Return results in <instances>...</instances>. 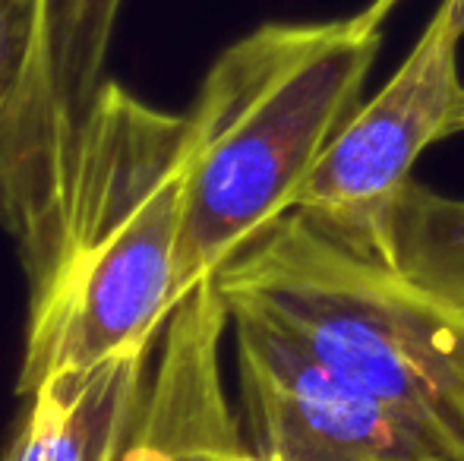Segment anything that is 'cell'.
<instances>
[{
  "instance_id": "1",
  "label": "cell",
  "mask_w": 464,
  "mask_h": 461,
  "mask_svg": "<svg viewBox=\"0 0 464 461\" xmlns=\"http://www.w3.org/2000/svg\"><path fill=\"white\" fill-rule=\"evenodd\" d=\"M187 114L104 82L80 130L48 256L29 275L16 392L57 370L159 345L178 310Z\"/></svg>"
},
{
  "instance_id": "2",
  "label": "cell",
  "mask_w": 464,
  "mask_h": 461,
  "mask_svg": "<svg viewBox=\"0 0 464 461\" xmlns=\"http://www.w3.org/2000/svg\"><path fill=\"white\" fill-rule=\"evenodd\" d=\"M379 13L266 23L227 44L187 111L180 301L297 209L379 54Z\"/></svg>"
},
{
  "instance_id": "3",
  "label": "cell",
  "mask_w": 464,
  "mask_h": 461,
  "mask_svg": "<svg viewBox=\"0 0 464 461\" xmlns=\"http://www.w3.org/2000/svg\"><path fill=\"white\" fill-rule=\"evenodd\" d=\"M442 461H464V294L372 263L287 212L215 275Z\"/></svg>"
},
{
  "instance_id": "4",
  "label": "cell",
  "mask_w": 464,
  "mask_h": 461,
  "mask_svg": "<svg viewBox=\"0 0 464 461\" xmlns=\"http://www.w3.org/2000/svg\"><path fill=\"white\" fill-rule=\"evenodd\" d=\"M459 44L461 29L442 0L395 76L332 139L294 209L354 256L401 269L398 228L417 158L464 133Z\"/></svg>"
},
{
  "instance_id": "5",
  "label": "cell",
  "mask_w": 464,
  "mask_h": 461,
  "mask_svg": "<svg viewBox=\"0 0 464 461\" xmlns=\"http://www.w3.org/2000/svg\"><path fill=\"white\" fill-rule=\"evenodd\" d=\"M246 414L259 461H442L376 399L319 363L291 332L227 303Z\"/></svg>"
},
{
  "instance_id": "6",
  "label": "cell",
  "mask_w": 464,
  "mask_h": 461,
  "mask_svg": "<svg viewBox=\"0 0 464 461\" xmlns=\"http://www.w3.org/2000/svg\"><path fill=\"white\" fill-rule=\"evenodd\" d=\"M76 146L51 82L44 0H0V218L25 272L48 256Z\"/></svg>"
},
{
  "instance_id": "7",
  "label": "cell",
  "mask_w": 464,
  "mask_h": 461,
  "mask_svg": "<svg viewBox=\"0 0 464 461\" xmlns=\"http://www.w3.org/2000/svg\"><path fill=\"white\" fill-rule=\"evenodd\" d=\"M231 313L215 278L178 303L159 339L142 411L193 461H259L240 433L221 382V335Z\"/></svg>"
},
{
  "instance_id": "8",
  "label": "cell",
  "mask_w": 464,
  "mask_h": 461,
  "mask_svg": "<svg viewBox=\"0 0 464 461\" xmlns=\"http://www.w3.org/2000/svg\"><path fill=\"white\" fill-rule=\"evenodd\" d=\"M152 351L130 348L38 382L0 461H121L142 411Z\"/></svg>"
},
{
  "instance_id": "9",
  "label": "cell",
  "mask_w": 464,
  "mask_h": 461,
  "mask_svg": "<svg viewBox=\"0 0 464 461\" xmlns=\"http://www.w3.org/2000/svg\"><path fill=\"white\" fill-rule=\"evenodd\" d=\"M123 0H44V38L54 99L80 133L95 95L102 92L104 61Z\"/></svg>"
},
{
  "instance_id": "10",
  "label": "cell",
  "mask_w": 464,
  "mask_h": 461,
  "mask_svg": "<svg viewBox=\"0 0 464 461\" xmlns=\"http://www.w3.org/2000/svg\"><path fill=\"white\" fill-rule=\"evenodd\" d=\"M121 461H193V458H189L146 411H140L136 430H133V437H130V446Z\"/></svg>"
},
{
  "instance_id": "11",
  "label": "cell",
  "mask_w": 464,
  "mask_h": 461,
  "mask_svg": "<svg viewBox=\"0 0 464 461\" xmlns=\"http://www.w3.org/2000/svg\"><path fill=\"white\" fill-rule=\"evenodd\" d=\"M446 4H449V10H452L455 25H459L461 35H464V0H446Z\"/></svg>"
}]
</instances>
